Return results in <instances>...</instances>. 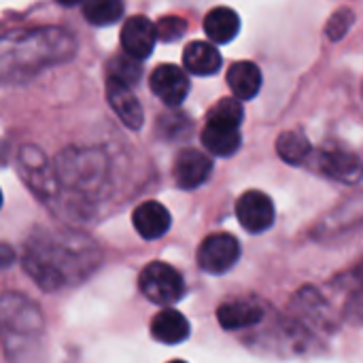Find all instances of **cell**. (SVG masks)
I'll return each mask as SVG.
<instances>
[{
	"instance_id": "obj_1",
	"label": "cell",
	"mask_w": 363,
	"mask_h": 363,
	"mask_svg": "<svg viewBox=\"0 0 363 363\" xmlns=\"http://www.w3.org/2000/svg\"><path fill=\"white\" fill-rule=\"evenodd\" d=\"M98 262L100 253L96 242L79 232L38 230L28 240L23 255L26 272L45 291L83 281L94 272Z\"/></svg>"
},
{
	"instance_id": "obj_2",
	"label": "cell",
	"mask_w": 363,
	"mask_h": 363,
	"mask_svg": "<svg viewBox=\"0 0 363 363\" xmlns=\"http://www.w3.org/2000/svg\"><path fill=\"white\" fill-rule=\"evenodd\" d=\"M74 38L57 28L0 36V81H21L74 55Z\"/></svg>"
},
{
	"instance_id": "obj_3",
	"label": "cell",
	"mask_w": 363,
	"mask_h": 363,
	"mask_svg": "<svg viewBox=\"0 0 363 363\" xmlns=\"http://www.w3.org/2000/svg\"><path fill=\"white\" fill-rule=\"evenodd\" d=\"M138 287L143 296L157 306H170L185 296L183 274L166 262H151L145 266L138 277Z\"/></svg>"
},
{
	"instance_id": "obj_4",
	"label": "cell",
	"mask_w": 363,
	"mask_h": 363,
	"mask_svg": "<svg viewBox=\"0 0 363 363\" xmlns=\"http://www.w3.org/2000/svg\"><path fill=\"white\" fill-rule=\"evenodd\" d=\"M240 257V245L232 234L219 232L202 240L198 249V266L208 274H223L236 266Z\"/></svg>"
},
{
	"instance_id": "obj_5",
	"label": "cell",
	"mask_w": 363,
	"mask_h": 363,
	"mask_svg": "<svg viewBox=\"0 0 363 363\" xmlns=\"http://www.w3.org/2000/svg\"><path fill=\"white\" fill-rule=\"evenodd\" d=\"M236 217L247 232L262 234L270 230L274 223V217H277L274 202L264 191H257V189L245 191L236 202Z\"/></svg>"
},
{
	"instance_id": "obj_6",
	"label": "cell",
	"mask_w": 363,
	"mask_h": 363,
	"mask_svg": "<svg viewBox=\"0 0 363 363\" xmlns=\"http://www.w3.org/2000/svg\"><path fill=\"white\" fill-rule=\"evenodd\" d=\"M19 170L21 179H26V183L30 185V189L36 191V196L49 198L55 191L57 179L53 177V170L40 149L32 145L23 147L19 151Z\"/></svg>"
},
{
	"instance_id": "obj_7",
	"label": "cell",
	"mask_w": 363,
	"mask_h": 363,
	"mask_svg": "<svg viewBox=\"0 0 363 363\" xmlns=\"http://www.w3.org/2000/svg\"><path fill=\"white\" fill-rule=\"evenodd\" d=\"M151 91L168 106H179L189 94V79L183 68L174 64L157 66L149 77Z\"/></svg>"
},
{
	"instance_id": "obj_8",
	"label": "cell",
	"mask_w": 363,
	"mask_h": 363,
	"mask_svg": "<svg viewBox=\"0 0 363 363\" xmlns=\"http://www.w3.org/2000/svg\"><path fill=\"white\" fill-rule=\"evenodd\" d=\"M213 172V160L198 149H183L174 160V181L181 189H196L208 181Z\"/></svg>"
},
{
	"instance_id": "obj_9",
	"label": "cell",
	"mask_w": 363,
	"mask_h": 363,
	"mask_svg": "<svg viewBox=\"0 0 363 363\" xmlns=\"http://www.w3.org/2000/svg\"><path fill=\"white\" fill-rule=\"evenodd\" d=\"M155 26L149 17L145 15H134L125 19L121 28V47L128 55L136 60H145L153 53L155 47Z\"/></svg>"
},
{
	"instance_id": "obj_10",
	"label": "cell",
	"mask_w": 363,
	"mask_h": 363,
	"mask_svg": "<svg viewBox=\"0 0 363 363\" xmlns=\"http://www.w3.org/2000/svg\"><path fill=\"white\" fill-rule=\"evenodd\" d=\"M57 177L68 187H89L100 177V164L94 160V155H81V153L68 151L62 155L57 164L55 179Z\"/></svg>"
},
{
	"instance_id": "obj_11",
	"label": "cell",
	"mask_w": 363,
	"mask_h": 363,
	"mask_svg": "<svg viewBox=\"0 0 363 363\" xmlns=\"http://www.w3.org/2000/svg\"><path fill=\"white\" fill-rule=\"evenodd\" d=\"M264 319V306L253 298L223 302L217 311V321L228 332H238L257 325Z\"/></svg>"
},
{
	"instance_id": "obj_12",
	"label": "cell",
	"mask_w": 363,
	"mask_h": 363,
	"mask_svg": "<svg viewBox=\"0 0 363 363\" xmlns=\"http://www.w3.org/2000/svg\"><path fill=\"white\" fill-rule=\"evenodd\" d=\"M132 223H134V230L138 232V236H143L145 240H157L170 230L172 217L164 204L149 200L134 208Z\"/></svg>"
},
{
	"instance_id": "obj_13",
	"label": "cell",
	"mask_w": 363,
	"mask_h": 363,
	"mask_svg": "<svg viewBox=\"0 0 363 363\" xmlns=\"http://www.w3.org/2000/svg\"><path fill=\"white\" fill-rule=\"evenodd\" d=\"M4 321L15 332H38L43 328V317L38 308L17 294H9L0 300Z\"/></svg>"
},
{
	"instance_id": "obj_14",
	"label": "cell",
	"mask_w": 363,
	"mask_h": 363,
	"mask_svg": "<svg viewBox=\"0 0 363 363\" xmlns=\"http://www.w3.org/2000/svg\"><path fill=\"white\" fill-rule=\"evenodd\" d=\"M106 98L111 108L115 111V115L121 119L123 125H128L130 130H140L145 115H143V106L138 102V98L132 94L130 87L119 85L115 81L106 83Z\"/></svg>"
},
{
	"instance_id": "obj_15",
	"label": "cell",
	"mask_w": 363,
	"mask_h": 363,
	"mask_svg": "<svg viewBox=\"0 0 363 363\" xmlns=\"http://www.w3.org/2000/svg\"><path fill=\"white\" fill-rule=\"evenodd\" d=\"M319 168L330 179H336L342 183H357L359 172H362L359 157L349 149H325V151H321Z\"/></svg>"
},
{
	"instance_id": "obj_16",
	"label": "cell",
	"mask_w": 363,
	"mask_h": 363,
	"mask_svg": "<svg viewBox=\"0 0 363 363\" xmlns=\"http://www.w3.org/2000/svg\"><path fill=\"white\" fill-rule=\"evenodd\" d=\"M183 66L187 72L196 77H208L219 72L221 68V53L213 43L206 40H194L183 51Z\"/></svg>"
},
{
	"instance_id": "obj_17",
	"label": "cell",
	"mask_w": 363,
	"mask_h": 363,
	"mask_svg": "<svg viewBox=\"0 0 363 363\" xmlns=\"http://www.w3.org/2000/svg\"><path fill=\"white\" fill-rule=\"evenodd\" d=\"M189 321L174 308L157 313L151 321V336L162 345H181L189 338Z\"/></svg>"
},
{
	"instance_id": "obj_18",
	"label": "cell",
	"mask_w": 363,
	"mask_h": 363,
	"mask_svg": "<svg viewBox=\"0 0 363 363\" xmlns=\"http://www.w3.org/2000/svg\"><path fill=\"white\" fill-rule=\"evenodd\" d=\"M228 85L236 100H251L262 89V70L253 62H236L228 70Z\"/></svg>"
},
{
	"instance_id": "obj_19",
	"label": "cell",
	"mask_w": 363,
	"mask_h": 363,
	"mask_svg": "<svg viewBox=\"0 0 363 363\" xmlns=\"http://www.w3.org/2000/svg\"><path fill=\"white\" fill-rule=\"evenodd\" d=\"M240 130L228 128V125H217V123H206L202 130V145L211 155L217 157H230L240 149Z\"/></svg>"
},
{
	"instance_id": "obj_20",
	"label": "cell",
	"mask_w": 363,
	"mask_h": 363,
	"mask_svg": "<svg viewBox=\"0 0 363 363\" xmlns=\"http://www.w3.org/2000/svg\"><path fill=\"white\" fill-rule=\"evenodd\" d=\"M240 30V17L230 6H217L204 17V32L211 43H230Z\"/></svg>"
},
{
	"instance_id": "obj_21",
	"label": "cell",
	"mask_w": 363,
	"mask_h": 363,
	"mask_svg": "<svg viewBox=\"0 0 363 363\" xmlns=\"http://www.w3.org/2000/svg\"><path fill=\"white\" fill-rule=\"evenodd\" d=\"M108 81H115L119 85H125V87H134L140 77H143V66H140V60L128 55L125 51L121 53H115L108 62Z\"/></svg>"
},
{
	"instance_id": "obj_22",
	"label": "cell",
	"mask_w": 363,
	"mask_h": 363,
	"mask_svg": "<svg viewBox=\"0 0 363 363\" xmlns=\"http://www.w3.org/2000/svg\"><path fill=\"white\" fill-rule=\"evenodd\" d=\"M277 153L283 162L298 166L306 162V157L313 153V147L302 132H283L277 140Z\"/></svg>"
},
{
	"instance_id": "obj_23",
	"label": "cell",
	"mask_w": 363,
	"mask_h": 363,
	"mask_svg": "<svg viewBox=\"0 0 363 363\" xmlns=\"http://www.w3.org/2000/svg\"><path fill=\"white\" fill-rule=\"evenodd\" d=\"M83 15L94 26H111L123 15V0H83Z\"/></svg>"
},
{
	"instance_id": "obj_24",
	"label": "cell",
	"mask_w": 363,
	"mask_h": 363,
	"mask_svg": "<svg viewBox=\"0 0 363 363\" xmlns=\"http://www.w3.org/2000/svg\"><path fill=\"white\" fill-rule=\"evenodd\" d=\"M242 121H245V108H242L240 100H236V98L219 100L208 111V119H206V123L228 125V128H236V130H240Z\"/></svg>"
},
{
	"instance_id": "obj_25",
	"label": "cell",
	"mask_w": 363,
	"mask_h": 363,
	"mask_svg": "<svg viewBox=\"0 0 363 363\" xmlns=\"http://www.w3.org/2000/svg\"><path fill=\"white\" fill-rule=\"evenodd\" d=\"M155 26V36L164 43H172V40H179L185 30H187V21L183 17H177V15H168V17H162Z\"/></svg>"
},
{
	"instance_id": "obj_26",
	"label": "cell",
	"mask_w": 363,
	"mask_h": 363,
	"mask_svg": "<svg viewBox=\"0 0 363 363\" xmlns=\"http://www.w3.org/2000/svg\"><path fill=\"white\" fill-rule=\"evenodd\" d=\"M353 23H355L353 11H351V9H338L336 15H332V19L328 21L325 32H328V36H330L332 40H340V38L353 28Z\"/></svg>"
},
{
	"instance_id": "obj_27",
	"label": "cell",
	"mask_w": 363,
	"mask_h": 363,
	"mask_svg": "<svg viewBox=\"0 0 363 363\" xmlns=\"http://www.w3.org/2000/svg\"><path fill=\"white\" fill-rule=\"evenodd\" d=\"M15 262V251L9 247V245H4V242H0V270H4V268H9L11 264Z\"/></svg>"
},
{
	"instance_id": "obj_28",
	"label": "cell",
	"mask_w": 363,
	"mask_h": 363,
	"mask_svg": "<svg viewBox=\"0 0 363 363\" xmlns=\"http://www.w3.org/2000/svg\"><path fill=\"white\" fill-rule=\"evenodd\" d=\"M60 4H64V6H74V4H79V2H83V0H57Z\"/></svg>"
},
{
	"instance_id": "obj_29",
	"label": "cell",
	"mask_w": 363,
	"mask_h": 363,
	"mask_svg": "<svg viewBox=\"0 0 363 363\" xmlns=\"http://www.w3.org/2000/svg\"><path fill=\"white\" fill-rule=\"evenodd\" d=\"M168 363H187V362H183V359H174V362H168Z\"/></svg>"
},
{
	"instance_id": "obj_30",
	"label": "cell",
	"mask_w": 363,
	"mask_h": 363,
	"mask_svg": "<svg viewBox=\"0 0 363 363\" xmlns=\"http://www.w3.org/2000/svg\"><path fill=\"white\" fill-rule=\"evenodd\" d=\"M0 206H2V191H0Z\"/></svg>"
}]
</instances>
